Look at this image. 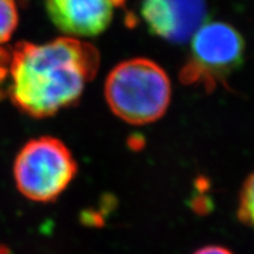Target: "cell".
Listing matches in <instances>:
<instances>
[{"label": "cell", "instance_id": "cell-1", "mask_svg": "<svg viewBox=\"0 0 254 254\" xmlns=\"http://www.w3.org/2000/svg\"><path fill=\"white\" fill-rule=\"evenodd\" d=\"M2 53L1 80L7 82L9 100L37 119L77 104L100 66L98 50L71 37L44 44L20 41Z\"/></svg>", "mask_w": 254, "mask_h": 254}, {"label": "cell", "instance_id": "cell-2", "mask_svg": "<svg viewBox=\"0 0 254 254\" xmlns=\"http://www.w3.org/2000/svg\"><path fill=\"white\" fill-rule=\"evenodd\" d=\"M171 95L167 73L147 58L118 64L105 82V99L111 111L131 125H146L160 119L170 106Z\"/></svg>", "mask_w": 254, "mask_h": 254}, {"label": "cell", "instance_id": "cell-3", "mask_svg": "<svg viewBox=\"0 0 254 254\" xmlns=\"http://www.w3.org/2000/svg\"><path fill=\"white\" fill-rule=\"evenodd\" d=\"M78 165L72 152L55 136L28 140L18 152L13 164L15 186L25 198L36 202H52L77 176Z\"/></svg>", "mask_w": 254, "mask_h": 254}, {"label": "cell", "instance_id": "cell-4", "mask_svg": "<svg viewBox=\"0 0 254 254\" xmlns=\"http://www.w3.org/2000/svg\"><path fill=\"white\" fill-rule=\"evenodd\" d=\"M244 58L245 41L236 27L224 21H206L190 38L180 80L213 91L243 65Z\"/></svg>", "mask_w": 254, "mask_h": 254}, {"label": "cell", "instance_id": "cell-5", "mask_svg": "<svg viewBox=\"0 0 254 254\" xmlns=\"http://www.w3.org/2000/svg\"><path fill=\"white\" fill-rule=\"evenodd\" d=\"M141 17L153 36L172 44L190 40L207 18L206 0H141Z\"/></svg>", "mask_w": 254, "mask_h": 254}, {"label": "cell", "instance_id": "cell-6", "mask_svg": "<svg viewBox=\"0 0 254 254\" xmlns=\"http://www.w3.org/2000/svg\"><path fill=\"white\" fill-rule=\"evenodd\" d=\"M118 0H45L53 25L71 38L99 36L112 23Z\"/></svg>", "mask_w": 254, "mask_h": 254}, {"label": "cell", "instance_id": "cell-7", "mask_svg": "<svg viewBox=\"0 0 254 254\" xmlns=\"http://www.w3.org/2000/svg\"><path fill=\"white\" fill-rule=\"evenodd\" d=\"M238 218L244 225L254 228V172L246 178L240 190Z\"/></svg>", "mask_w": 254, "mask_h": 254}, {"label": "cell", "instance_id": "cell-8", "mask_svg": "<svg viewBox=\"0 0 254 254\" xmlns=\"http://www.w3.org/2000/svg\"><path fill=\"white\" fill-rule=\"evenodd\" d=\"M19 23L15 0H0V45L7 43Z\"/></svg>", "mask_w": 254, "mask_h": 254}, {"label": "cell", "instance_id": "cell-9", "mask_svg": "<svg viewBox=\"0 0 254 254\" xmlns=\"http://www.w3.org/2000/svg\"><path fill=\"white\" fill-rule=\"evenodd\" d=\"M193 254H234L231 252L230 250L226 249L224 246L219 245H209V246H204L198 251H195Z\"/></svg>", "mask_w": 254, "mask_h": 254}]
</instances>
